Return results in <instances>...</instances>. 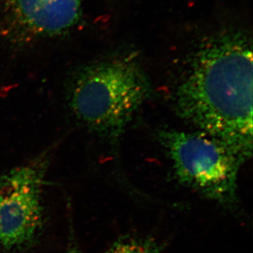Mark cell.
<instances>
[{
  "mask_svg": "<svg viewBox=\"0 0 253 253\" xmlns=\"http://www.w3.org/2000/svg\"><path fill=\"white\" fill-rule=\"evenodd\" d=\"M175 91L181 118L235 150H253V48L242 28L224 27L201 38Z\"/></svg>",
  "mask_w": 253,
  "mask_h": 253,
  "instance_id": "cell-1",
  "label": "cell"
},
{
  "mask_svg": "<svg viewBox=\"0 0 253 253\" xmlns=\"http://www.w3.org/2000/svg\"><path fill=\"white\" fill-rule=\"evenodd\" d=\"M66 253H83L81 252V251H76V250H72V251H68V252Z\"/></svg>",
  "mask_w": 253,
  "mask_h": 253,
  "instance_id": "cell-7",
  "label": "cell"
},
{
  "mask_svg": "<svg viewBox=\"0 0 253 253\" xmlns=\"http://www.w3.org/2000/svg\"><path fill=\"white\" fill-rule=\"evenodd\" d=\"M75 117L101 137L120 136L150 92L149 82L131 56H116L77 68L68 81Z\"/></svg>",
  "mask_w": 253,
  "mask_h": 253,
  "instance_id": "cell-2",
  "label": "cell"
},
{
  "mask_svg": "<svg viewBox=\"0 0 253 253\" xmlns=\"http://www.w3.org/2000/svg\"><path fill=\"white\" fill-rule=\"evenodd\" d=\"M161 136L182 185L227 209L236 208L238 176L245 160L235 150L199 130L166 131Z\"/></svg>",
  "mask_w": 253,
  "mask_h": 253,
  "instance_id": "cell-3",
  "label": "cell"
},
{
  "mask_svg": "<svg viewBox=\"0 0 253 253\" xmlns=\"http://www.w3.org/2000/svg\"><path fill=\"white\" fill-rule=\"evenodd\" d=\"M87 0H4L3 27L15 42L62 36L81 21Z\"/></svg>",
  "mask_w": 253,
  "mask_h": 253,
  "instance_id": "cell-5",
  "label": "cell"
},
{
  "mask_svg": "<svg viewBox=\"0 0 253 253\" xmlns=\"http://www.w3.org/2000/svg\"><path fill=\"white\" fill-rule=\"evenodd\" d=\"M52 150L0 176V245L21 252L36 242L43 226L42 191Z\"/></svg>",
  "mask_w": 253,
  "mask_h": 253,
  "instance_id": "cell-4",
  "label": "cell"
},
{
  "mask_svg": "<svg viewBox=\"0 0 253 253\" xmlns=\"http://www.w3.org/2000/svg\"><path fill=\"white\" fill-rule=\"evenodd\" d=\"M163 247L147 236L125 235L118 238L104 253H163Z\"/></svg>",
  "mask_w": 253,
  "mask_h": 253,
  "instance_id": "cell-6",
  "label": "cell"
}]
</instances>
